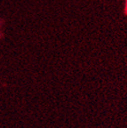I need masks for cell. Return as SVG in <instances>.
<instances>
[{
  "instance_id": "1",
  "label": "cell",
  "mask_w": 127,
  "mask_h": 128,
  "mask_svg": "<svg viewBox=\"0 0 127 128\" xmlns=\"http://www.w3.org/2000/svg\"><path fill=\"white\" fill-rule=\"evenodd\" d=\"M125 12L127 14V0H125Z\"/></svg>"
}]
</instances>
